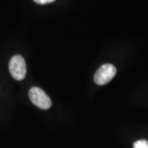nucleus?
Returning <instances> with one entry per match:
<instances>
[{"instance_id": "1", "label": "nucleus", "mask_w": 148, "mask_h": 148, "mask_svg": "<svg viewBox=\"0 0 148 148\" xmlns=\"http://www.w3.org/2000/svg\"><path fill=\"white\" fill-rule=\"evenodd\" d=\"M9 71L15 80L21 81L27 75V64L24 58L21 55H14L9 62Z\"/></svg>"}, {"instance_id": "2", "label": "nucleus", "mask_w": 148, "mask_h": 148, "mask_svg": "<svg viewBox=\"0 0 148 148\" xmlns=\"http://www.w3.org/2000/svg\"><path fill=\"white\" fill-rule=\"evenodd\" d=\"M29 97L32 102L42 110H48L52 106V102L48 95L40 87L34 86L29 90Z\"/></svg>"}, {"instance_id": "3", "label": "nucleus", "mask_w": 148, "mask_h": 148, "mask_svg": "<svg viewBox=\"0 0 148 148\" xmlns=\"http://www.w3.org/2000/svg\"><path fill=\"white\" fill-rule=\"evenodd\" d=\"M116 73V68L113 64H104L96 71L94 76V81L97 85H106L115 77Z\"/></svg>"}, {"instance_id": "4", "label": "nucleus", "mask_w": 148, "mask_h": 148, "mask_svg": "<svg viewBox=\"0 0 148 148\" xmlns=\"http://www.w3.org/2000/svg\"><path fill=\"white\" fill-rule=\"evenodd\" d=\"M133 148H148V141L147 140H138L133 143Z\"/></svg>"}, {"instance_id": "5", "label": "nucleus", "mask_w": 148, "mask_h": 148, "mask_svg": "<svg viewBox=\"0 0 148 148\" xmlns=\"http://www.w3.org/2000/svg\"><path fill=\"white\" fill-rule=\"evenodd\" d=\"M35 3H36L38 4H40V5H45V4H49V3H53L54 1L56 0H33Z\"/></svg>"}]
</instances>
